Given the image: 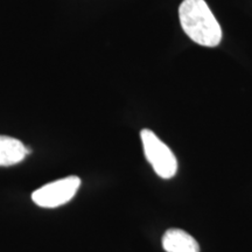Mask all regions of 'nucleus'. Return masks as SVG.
<instances>
[{
  "mask_svg": "<svg viewBox=\"0 0 252 252\" xmlns=\"http://www.w3.org/2000/svg\"><path fill=\"white\" fill-rule=\"evenodd\" d=\"M179 18L182 30L197 45H220L222 28L204 0H184L179 7Z\"/></svg>",
  "mask_w": 252,
  "mask_h": 252,
  "instance_id": "nucleus-1",
  "label": "nucleus"
},
{
  "mask_svg": "<svg viewBox=\"0 0 252 252\" xmlns=\"http://www.w3.org/2000/svg\"><path fill=\"white\" fill-rule=\"evenodd\" d=\"M140 137L145 157L152 165L154 172L162 179L173 178L178 171V160L171 149L149 128H144Z\"/></svg>",
  "mask_w": 252,
  "mask_h": 252,
  "instance_id": "nucleus-2",
  "label": "nucleus"
},
{
  "mask_svg": "<svg viewBox=\"0 0 252 252\" xmlns=\"http://www.w3.org/2000/svg\"><path fill=\"white\" fill-rule=\"evenodd\" d=\"M81 179L71 175L47 184L32 194L33 202L41 208H58L68 203L77 193Z\"/></svg>",
  "mask_w": 252,
  "mask_h": 252,
  "instance_id": "nucleus-3",
  "label": "nucleus"
},
{
  "mask_svg": "<svg viewBox=\"0 0 252 252\" xmlns=\"http://www.w3.org/2000/svg\"><path fill=\"white\" fill-rule=\"evenodd\" d=\"M162 248L166 252H200L196 239L180 229L167 230L162 237Z\"/></svg>",
  "mask_w": 252,
  "mask_h": 252,
  "instance_id": "nucleus-4",
  "label": "nucleus"
},
{
  "mask_svg": "<svg viewBox=\"0 0 252 252\" xmlns=\"http://www.w3.org/2000/svg\"><path fill=\"white\" fill-rule=\"evenodd\" d=\"M31 150L15 138L0 135V166H13L21 162Z\"/></svg>",
  "mask_w": 252,
  "mask_h": 252,
  "instance_id": "nucleus-5",
  "label": "nucleus"
}]
</instances>
